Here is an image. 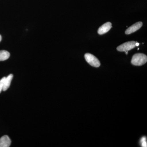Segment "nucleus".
<instances>
[{
  "mask_svg": "<svg viewBox=\"0 0 147 147\" xmlns=\"http://www.w3.org/2000/svg\"><path fill=\"white\" fill-rule=\"evenodd\" d=\"M13 75L12 74H9L7 77H5L3 89V91L7 90L10 86L11 83V80L13 79Z\"/></svg>",
  "mask_w": 147,
  "mask_h": 147,
  "instance_id": "0eeeda50",
  "label": "nucleus"
},
{
  "mask_svg": "<svg viewBox=\"0 0 147 147\" xmlns=\"http://www.w3.org/2000/svg\"><path fill=\"white\" fill-rule=\"evenodd\" d=\"M6 77H3L0 80V93L3 90V88L4 83Z\"/></svg>",
  "mask_w": 147,
  "mask_h": 147,
  "instance_id": "9d476101",
  "label": "nucleus"
},
{
  "mask_svg": "<svg viewBox=\"0 0 147 147\" xmlns=\"http://www.w3.org/2000/svg\"><path fill=\"white\" fill-rule=\"evenodd\" d=\"M10 57V53L6 50L0 51V61L6 60Z\"/></svg>",
  "mask_w": 147,
  "mask_h": 147,
  "instance_id": "6e6552de",
  "label": "nucleus"
},
{
  "mask_svg": "<svg viewBox=\"0 0 147 147\" xmlns=\"http://www.w3.org/2000/svg\"><path fill=\"white\" fill-rule=\"evenodd\" d=\"M85 58L87 62L92 66L96 67H98L100 66V61L98 59L93 55L90 53H86L85 55Z\"/></svg>",
  "mask_w": 147,
  "mask_h": 147,
  "instance_id": "f03ea898",
  "label": "nucleus"
},
{
  "mask_svg": "<svg viewBox=\"0 0 147 147\" xmlns=\"http://www.w3.org/2000/svg\"><path fill=\"white\" fill-rule=\"evenodd\" d=\"M11 144V140L7 135H5L0 138V147H9Z\"/></svg>",
  "mask_w": 147,
  "mask_h": 147,
  "instance_id": "423d86ee",
  "label": "nucleus"
},
{
  "mask_svg": "<svg viewBox=\"0 0 147 147\" xmlns=\"http://www.w3.org/2000/svg\"><path fill=\"white\" fill-rule=\"evenodd\" d=\"M139 50V48H138V50Z\"/></svg>",
  "mask_w": 147,
  "mask_h": 147,
  "instance_id": "4468645a",
  "label": "nucleus"
},
{
  "mask_svg": "<svg viewBox=\"0 0 147 147\" xmlns=\"http://www.w3.org/2000/svg\"><path fill=\"white\" fill-rule=\"evenodd\" d=\"M147 57L142 53H137L133 55L131 59V63L136 66H141L146 63Z\"/></svg>",
  "mask_w": 147,
  "mask_h": 147,
  "instance_id": "f257e3e1",
  "label": "nucleus"
},
{
  "mask_svg": "<svg viewBox=\"0 0 147 147\" xmlns=\"http://www.w3.org/2000/svg\"><path fill=\"white\" fill-rule=\"evenodd\" d=\"M135 45H136V46H138L139 45V43H138V42H136V44H135Z\"/></svg>",
  "mask_w": 147,
  "mask_h": 147,
  "instance_id": "9b49d317",
  "label": "nucleus"
},
{
  "mask_svg": "<svg viewBox=\"0 0 147 147\" xmlns=\"http://www.w3.org/2000/svg\"><path fill=\"white\" fill-rule=\"evenodd\" d=\"M142 146L143 147H146L147 146V138L146 137H142L140 141Z\"/></svg>",
  "mask_w": 147,
  "mask_h": 147,
  "instance_id": "1a4fd4ad",
  "label": "nucleus"
},
{
  "mask_svg": "<svg viewBox=\"0 0 147 147\" xmlns=\"http://www.w3.org/2000/svg\"><path fill=\"white\" fill-rule=\"evenodd\" d=\"M142 26H143V23L142 22H137L127 29L125 30V33L126 34H131L139 30Z\"/></svg>",
  "mask_w": 147,
  "mask_h": 147,
  "instance_id": "20e7f679",
  "label": "nucleus"
},
{
  "mask_svg": "<svg viewBox=\"0 0 147 147\" xmlns=\"http://www.w3.org/2000/svg\"><path fill=\"white\" fill-rule=\"evenodd\" d=\"M136 42L134 41H129L119 45L117 47V50L119 52H126L133 49L136 47Z\"/></svg>",
  "mask_w": 147,
  "mask_h": 147,
  "instance_id": "7ed1b4c3",
  "label": "nucleus"
},
{
  "mask_svg": "<svg viewBox=\"0 0 147 147\" xmlns=\"http://www.w3.org/2000/svg\"><path fill=\"white\" fill-rule=\"evenodd\" d=\"M125 54H126V55H127V54H128V51H126V52H125Z\"/></svg>",
  "mask_w": 147,
  "mask_h": 147,
  "instance_id": "ddd939ff",
  "label": "nucleus"
},
{
  "mask_svg": "<svg viewBox=\"0 0 147 147\" xmlns=\"http://www.w3.org/2000/svg\"><path fill=\"white\" fill-rule=\"evenodd\" d=\"M112 28V24L110 22H107L101 26L98 30V33L100 35L105 34L108 32Z\"/></svg>",
  "mask_w": 147,
  "mask_h": 147,
  "instance_id": "39448f33",
  "label": "nucleus"
},
{
  "mask_svg": "<svg viewBox=\"0 0 147 147\" xmlns=\"http://www.w3.org/2000/svg\"><path fill=\"white\" fill-rule=\"evenodd\" d=\"M2 40V37L0 35V42H1V41Z\"/></svg>",
  "mask_w": 147,
  "mask_h": 147,
  "instance_id": "f8f14e48",
  "label": "nucleus"
}]
</instances>
